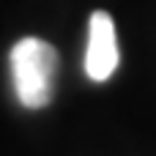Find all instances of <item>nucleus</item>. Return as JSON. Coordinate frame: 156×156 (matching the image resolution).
<instances>
[{
    "mask_svg": "<svg viewBox=\"0 0 156 156\" xmlns=\"http://www.w3.org/2000/svg\"><path fill=\"white\" fill-rule=\"evenodd\" d=\"M118 38L115 25L107 11H93L88 25V52H85V74L93 82H107L118 69Z\"/></svg>",
    "mask_w": 156,
    "mask_h": 156,
    "instance_id": "obj_2",
    "label": "nucleus"
},
{
    "mask_svg": "<svg viewBox=\"0 0 156 156\" xmlns=\"http://www.w3.org/2000/svg\"><path fill=\"white\" fill-rule=\"evenodd\" d=\"M11 80L22 107L41 110L55 96L58 77V52L41 38H22L11 47Z\"/></svg>",
    "mask_w": 156,
    "mask_h": 156,
    "instance_id": "obj_1",
    "label": "nucleus"
}]
</instances>
